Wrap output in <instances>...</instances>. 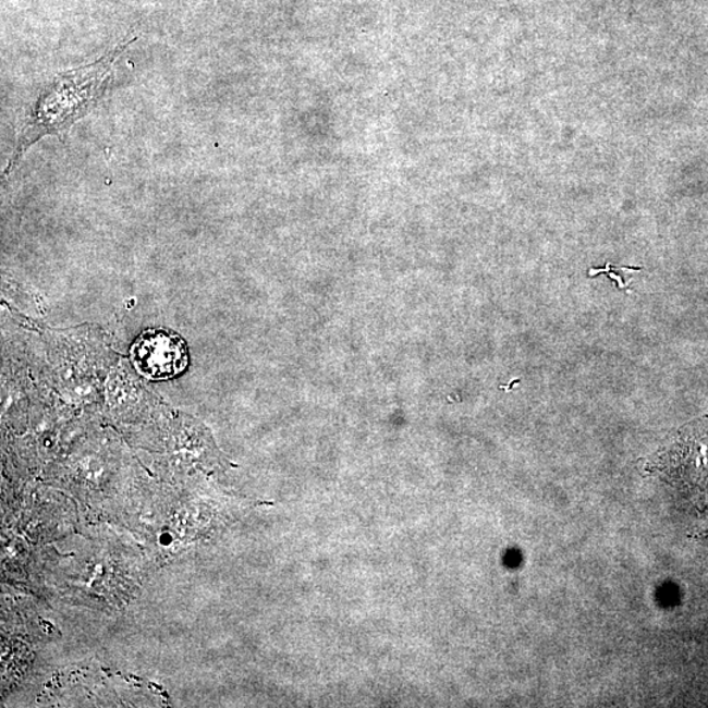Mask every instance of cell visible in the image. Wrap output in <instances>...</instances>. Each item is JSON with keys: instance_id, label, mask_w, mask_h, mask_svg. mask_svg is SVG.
I'll list each match as a JSON object with an SVG mask.
<instances>
[{"instance_id": "6da1fadb", "label": "cell", "mask_w": 708, "mask_h": 708, "mask_svg": "<svg viewBox=\"0 0 708 708\" xmlns=\"http://www.w3.org/2000/svg\"><path fill=\"white\" fill-rule=\"evenodd\" d=\"M127 45L109 51L101 60L87 66L57 75L54 81L44 88L34 111L19 134L16 149L4 176L10 175L25 151L37 141L45 135L68 133L76 121L85 118L98 106L112 78L114 63L124 53Z\"/></svg>"}, {"instance_id": "7a4b0ae2", "label": "cell", "mask_w": 708, "mask_h": 708, "mask_svg": "<svg viewBox=\"0 0 708 708\" xmlns=\"http://www.w3.org/2000/svg\"><path fill=\"white\" fill-rule=\"evenodd\" d=\"M134 359L144 375L169 378L185 368L186 351L175 334L152 332L139 340L134 350Z\"/></svg>"}, {"instance_id": "3957f363", "label": "cell", "mask_w": 708, "mask_h": 708, "mask_svg": "<svg viewBox=\"0 0 708 708\" xmlns=\"http://www.w3.org/2000/svg\"><path fill=\"white\" fill-rule=\"evenodd\" d=\"M617 270L618 268H611V264L608 263L605 268L590 269L589 276L594 277L601 273L608 274L610 280L617 282V286L620 289V291H626V293H631L628 283L624 281V277L618 273Z\"/></svg>"}]
</instances>
